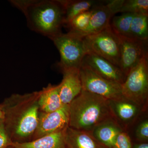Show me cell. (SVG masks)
Listing matches in <instances>:
<instances>
[{"mask_svg":"<svg viewBox=\"0 0 148 148\" xmlns=\"http://www.w3.org/2000/svg\"><path fill=\"white\" fill-rule=\"evenodd\" d=\"M40 91L13 94L2 103L3 120L12 143L32 141L38 121Z\"/></svg>","mask_w":148,"mask_h":148,"instance_id":"1","label":"cell"},{"mask_svg":"<svg viewBox=\"0 0 148 148\" xmlns=\"http://www.w3.org/2000/svg\"><path fill=\"white\" fill-rule=\"evenodd\" d=\"M13 6L24 14L29 29L51 40L65 24V0H15Z\"/></svg>","mask_w":148,"mask_h":148,"instance_id":"2","label":"cell"},{"mask_svg":"<svg viewBox=\"0 0 148 148\" xmlns=\"http://www.w3.org/2000/svg\"><path fill=\"white\" fill-rule=\"evenodd\" d=\"M69 106V127L90 132L97 125L114 115L109 100L82 90Z\"/></svg>","mask_w":148,"mask_h":148,"instance_id":"3","label":"cell"},{"mask_svg":"<svg viewBox=\"0 0 148 148\" xmlns=\"http://www.w3.org/2000/svg\"><path fill=\"white\" fill-rule=\"evenodd\" d=\"M51 40L60 53V61L58 65L61 71L79 69L88 53L83 38L69 32L67 34L61 33Z\"/></svg>","mask_w":148,"mask_h":148,"instance_id":"4","label":"cell"},{"mask_svg":"<svg viewBox=\"0 0 148 148\" xmlns=\"http://www.w3.org/2000/svg\"><path fill=\"white\" fill-rule=\"evenodd\" d=\"M88 52L105 58L119 68L120 49L118 36L110 24L101 32L83 38Z\"/></svg>","mask_w":148,"mask_h":148,"instance_id":"5","label":"cell"},{"mask_svg":"<svg viewBox=\"0 0 148 148\" xmlns=\"http://www.w3.org/2000/svg\"><path fill=\"white\" fill-rule=\"evenodd\" d=\"M148 58H143L133 67L121 84L124 98L139 106L143 105L148 98Z\"/></svg>","mask_w":148,"mask_h":148,"instance_id":"6","label":"cell"},{"mask_svg":"<svg viewBox=\"0 0 148 148\" xmlns=\"http://www.w3.org/2000/svg\"><path fill=\"white\" fill-rule=\"evenodd\" d=\"M79 74L82 90L100 95L109 101L123 99L121 84L106 79L82 64Z\"/></svg>","mask_w":148,"mask_h":148,"instance_id":"7","label":"cell"},{"mask_svg":"<svg viewBox=\"0 0 148 148\" xmlns=\"http://www.w3.org/2000/svg\"><path fill=\"white\" fill-rule=\"evenodd\" d=\"M117 35L120 49L119 68L126 77L142 59L148 57V41Z\"/></svg>","mask_w":148,"mask_h":148,"instance_id":"8","label":"cell"},{"mask_svg":"<svg viewBox=\"0 0 148 148\" xmlns=\"http://www.w3.org/2000/svg\"><path fill=\"white\" fill-rule=\"evenodd\" d=\"M123 1H104L102 3L95 6L92 9V15L87 28L78 34H73L83 38L98 33L108 27L110 24L111 18L119 13Z\"/></svg>","mask_w":148,"mask_h":148,"instance_id":"9","label":"cell"},{"mask_svg":"<svg viewBox=\"0 0 148 148\" xmlns=\"http://www.w3.org/2000/svg\"><path fill=\"white\" fill-rule=\"evenodd\" d=\"M69 105H64L51 112L40 111L38 125L32 140L64 131L69 126Z\"/></svg>","mask_w":148,"mask_h":148,"instance_id":"10","label":"cell"},{"mask_svg":"<svg viewBox=\"0 0 148 148\" xmlns=\"http://www.w3.org/2000/svg\"><path fill=\"white\" fill-rule=\"evenodd\" d=\"M103 78L122 84L126 77L119 67L92 52L86 53L82 64Z\"/></svg>","mask_w":148,"mask_h":148,"instance_id":"11","label":"cell"},{"mask_svg":"<svg viewBox=\"0 0 148 148\" xmlns=\"http://www.w3.org/2000/svg\"><path fill=\"white\" fill-rule=\"evenodd\" d=\"M61 71L63 78L58 85L59 94L63 105H69L82 90L79 69H66Z\"/></svg>","mask_w":148,"mask_h":148,"instance_id":"12","label":"cell"},{"mask_svg":"<svg viewBox=\"0 0 148 148\" xmlns=\"http://www.w3.org/2000/svg\"><path fill=\"white\" fill-rule=\"evenodd\" d=\"M123 130L114 119L97 125L89 132L96 141L109 148H113L117 136Z\"/></svg>","mask_w":148,"mask_h":148,"instance_id":"13","label":"cell"},{"mask_svg":"<svg viewBox=\"0 0 148 148\" xmlns=\"http://www.w3.org/2000/svg\"><path fill=\"white\" fill-rule=\"evenodd\" d=\"M66 148H100L90 133L68 126L64 131Z\"/></svg>","mask_w":148,"mask_h":148,"instance_id":"14","label":"cell"},{"mask_svg":"<svg viewBox=\"0 0 148 148\" xmlns=\"http://www.w3.org/2000/svg\"><path fill=\"white\" fill-rule=\"evenodd\" d=\"M38 105L40 111L46 113L57 110L64 106L60 98L58 85L49 84L40 90Z\"/></svg>","mask_w":148,"mask_h":148,"instance_id":"15","label":"cell"},{"mask_svg":"<svg viewBox=\"0 0 148 148\" xmlns=\"http://www.w3.org/2000/svg\"><path fill=\"white\" fill-rule=\"evenodd\" d=\"M64 131L43 136L26 143H12V146L13 148H66Z\"/></svg>","mask_w":148,"mask_h":148,"instance_id":"16","label":"cell"},{"mask_svg":"<svg viewBox=\"0 0 148 148\" xmlns=\"http://www.w3.org/2000/svg\"><path fill=\"white\" fill-rule=\"evenodd\" d=\"M104 1L95 0H65V24L79 14L90 10Z\"/></svg>","mask_w":148,"mask_h":148,"instance_id":"17","label":"cell"},{"mask_svg":"<svg viewBox=\"0 0 148 148\" xmlns=\"http://www.w3.org/2000/svg\"><path fill=\"white\" fill-rule=\"evenodd\" d=\"M110 102L114 115L115 114L123 121H130L138 114L139 106L125 98Z\"/></svg>","mask_w":148,"mask_h":148,"instance_id":"18","label":"cell"},{"mask_svg":"<svg viewBox=\"0 0 148 148\" xmlns=\"http://www.w3.org/2000/svg\"><path fill=\"white\" fill-rule=\"evenodd\" d=\"M130 37L141 40L148 41V14H135L132 19Z\"/></svg>","mask_w":148,"mask_h":148,"instance_id":"19","label":"cell"},{"mask_svg":"<svg viewBox=\"0 0 148 148\" xmlns=\"http://www.w3.org/2000/svg\"><path fill=\"white\" fill-rule=\"evenodd\" d=\"M135 14L124 13L113 17L110 26L114 32L120 36L130 37V27Z\"/></svg>","mask_w":148,"mask_h":148,"instance_id":"20","label":"cell"},{"mask_svg":"<svg viewBox=\"0 0 148 148\" xmlns=\"http://www.w3.org/2000/svg\"><path fill=\"white\" fill-rule=\"evenodd\" d=\"M92 9L79 14L72 18L66 26L69 27V32L78 34L87 28L92 15Z\"/></svg>","mask_w":148,"mask_h":148,"instance_id":"21","label":"cell"},{"mask_svg":"<svg viewBox=\"0 0 148 148\" xmlns=\"http://www.w3.org/2000/svg\"><path fill=\"white\" fill-rule=\"evenodd\" d=\"M148 14V0H123L119 13Z\"/></svg>","mask_w":148,"mask_h":148,"instance_id":"22","label":"cell"},{"mask_svg":"<svg viewBox=\"0 0 148 148\" xmlns=\"http://www.w3.org/2000/svg\"><path fill=\"white\" fill-rule=\"evenodd\" d=\"M113 148H132V144L127 133L121 131L117 136Z\"/></svg>","mask_w":148,"mask_h":148,"instance_id":"23","label":"cell"},{"mask_svg":"<svg viewBox=\"0 0 148 148\" xmlns=\"http://www.w3.org/2000/svg\"><path fill=\"white\" fill-rule=\"evenodd\" d=\"M12 142L6 130L3 119H0V148H8L12 147Z\"/></svg>","mask_w":148,"mask_h":148,"instance_id":"24","label":"cell"},{"mask_svg":"<svg viewBox=\"0 0 148 148\" xmlns=\"http://www.w3.org/2000/svg\"><path fill=\"white\" fill-rule=\"evenodd\" d=\"M136 136L140 140H147L148 139V121L147 120L141 123L136 130Z\"/></svg>","mask_w":148,"mask_h":148,"instance_id":"25","label":"cell"},{"mask_svg":"<svg viewBox=\"0 0 148 148\" xmlns=\"http://www.w3.org/2000/svg\"><path fill=\"white\" fill-rule=\"evenodd\" d=\"M134 148H148L147 143H143L135 146Z\"/></svg>","mask_w":148,"mask_h":148,"instance_id":"26","label":"cell"},{"mask_svg":"<svg viewBox=\"0 0 148 148\" xmlns=\"http://www.w3.org/2000/svg\"><path fill=\"white\" fill-rule=\"evenodd\" d=\"M3 113L2 106L1 104H0V119H3Z\"/></svg>","mask_w":148,"mask_h":148,"instance_id":"27","label":"cell"},{"mask_svg":"<svg viewBox=\"0 0 148 148\" xmlns=\"http://www.w3.org/2000/svg\"><path fill=\"white\" fill-rule=\"evenodd\" d=\"M8 148H12V147H10Z\"/></svg>","mask_w":148,"mask_h":148,"instance_id":"28","label":"cell"}]
</instances>
